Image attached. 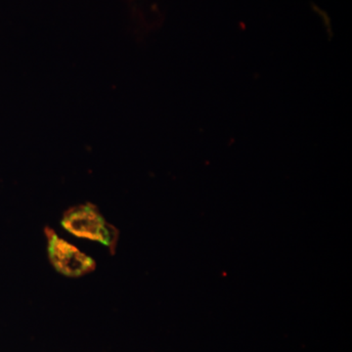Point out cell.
<instances>
[{"label":"cell","instance_id":"2","mask_svg":"<svg viewBox=\"0 0 352 352\" xmlns=\"http://www.w3.org/2000/svg\"><path fill=\"white\" fill-rule=\"evenodd\" d=\"M48 259L59 274L68 278H80L96 270V261L76 245L60 237L50 226L44 228Z\"/></svg>","mask_w":352,"mask_h":352},{"label":"cell","instance_id":"1","mask_svg":"<svg viewBox=\"0 0 352 352\" xmlns=\"http://www.w3.org/2000/svg\"><path fill=\"white\" fill-rule=\"evenodd\" d=\"M61 226L75 237L105 245L111 254L117 251L120 230L104 217L94 204H82L65 210Z\"/></svg>","mask_w":352,"mask_h":352}]
</instances>
